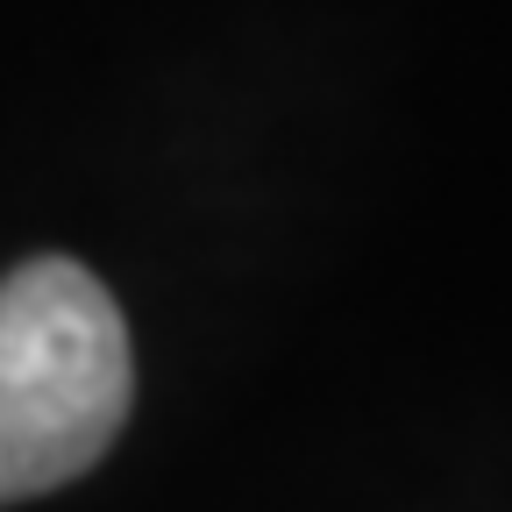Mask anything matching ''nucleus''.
<instances>
[{"mask_svg": "<svg viewBox=\"0 0 512 512\" xmlns=\"http://www.w3.org/2000/svg\"><path fill=\"white\" fill-rule=\"evenodd\" d=\"M136 399L121 306L72 256L0 278V505L86 477Z\"/></svg>", "mask_w": 512, "mask_h": 512, "instance_id": "obj_1", "label": "nucleus"}]
</instances>
